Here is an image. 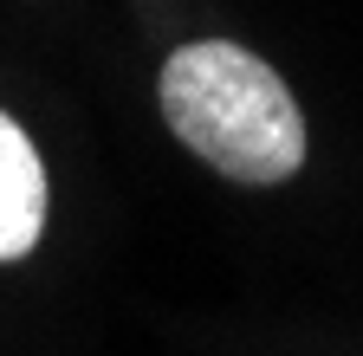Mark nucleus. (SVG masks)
<instances>
[{
	"instance_id": "1",
	"label": "nucleus",
	"mask_w": 363,
	"mask_h": 356,
	"mask_svg": "<svg viewBox=\"0 0 363 356\" xmlns=\"http://www.w3.org/2000/svg\"><path fill=\"white\" fill-rule=\"evenodd\" d=\"M162 117L182 143L227 182L272 188L305 162V117L286 78L234 39H189L162 65Z\"/></svg>"
},
{
	"instance_id": "2",
	"label": "nucleus",
	"mask_w": 363,
	"mask_h": 356,
	"mask_svg": "<svg viewBox=\"0 0 363 356\" xmlns=\"http://www.w3.org/2000/svg\"><path fill=\"white\" fill-rule=\"evenodd\" d=\"M45 234V162L33 137L0 110V259H26Z\"/></svg>"
}]
</instances>
